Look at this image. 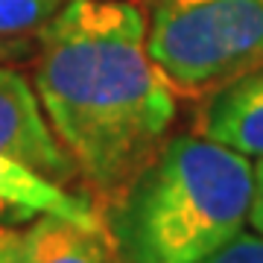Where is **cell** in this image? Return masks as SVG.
Listing matches in <instances>:
<instances>
[{
	"instance_id": "cell-3",
	"label": "cell",
	"mask_w": 263,
	"mask_h": 263,
	"mask_svg": "<svg viewBox=\"0 0 263 263\" xmlns=\"http://www.w3.org/2000/svg\"><path fill=\"white\" fill-rule=\"evenodd\" d=\"M146 50L176 97H208L263 67V0H155Z\"/></svg>"
},
{
	"instance_id": "cell-9",
	"label": "cell",
	"mask_w": 263,
	"mask_h": 263,
	"mask_svg": "<svg viewBox=\"0 0 263 263\" xmlns=\"http://www.w3.org/2000/svg\"><path fill=\"white\" fill-rule=\"evenodd\" d=\"M202 263H263V234L260 231H240Z\"/></svg>"
},
{
	"instance_id": "cell-12",
	"label": "cell",
	"mask_w": 263,
	"mask_h": 263,
	"mask_svg": "<svg viewBox=\"0 0 263 263\" xmlns=\"http://www.w3.org/2000/svg\"><path fill=\"white\" fill-rule=\"evenodd\" d=\"M18 246H21V231L0 222V263L18 260Z\"/></svg>"
},
{
	"instance_id": "cell-1",
	"label": "cell",
	"mask_w": 263,
	"mask_h": 263,
	"mask_svg": "<svg viewBox=\"0 0 263 263\" xmlns=\"http://www.w3.org/2000/svg\"><path fill=\"white\" fill-rule=\"evenodd\" d=\"M132 0H65L35 32L32 85L82 184L111 205L170 138L176 91Z\"/></svg>"
},
{
	"instance_id": "cell-6",
	"label": "cell",
	"mask_w": 263,
	"mask_h": 263,
	"mask_svg": "<svg viewBox=\"0 0 263 263\" xmlns=\"http://www.w3.org/2000/svg\"><path fill=\"white\" fill-rule=\"evenodd\" d=\"M199 129L228 149L263 158V67L211 94Z\"/></svg>"
},
{
	"instance_id": "cell-10",
	"label": "cell",
	"mask_w": 263,
	"mask_h": 263,
	"mask_svg": "<svg viewBox=\"0 0 263 263\" xmlns=\"http://www.w3.org/2000/svg\"><path fill=\"white\" fill-rule=\"evenodd\" d=\"M35 35H0V62H21L32 59Z\"/></svg>"
},
{
	"instance_id": "cell-8",
	"label": "cell",
	"mask_w": 263,
	"mask_h": 263,
	"mask_svg": "<svg viewBox=\"0 0 263 263\" xmlns=\"http://www.w3.org/2000/svg\"><path fill=\"white\" fill-rule=\"evenodd\" d=\"M65 0H0V35H35Z\"/></svg>"
},
{
	"instance_id": "cell-11",
	"label": "cell",
	"mask_w": 263,
	"mask_h": 263,
	"mask_svg": "<svg viewBox=\"0 0 263 263\" xmlns=\"http://www.w3.org/2000/svg\"><path fill=\"white\" fill-rule=\"evenodd\" d=\"M249 222H252L254 231L263 234V158H257V164H254V193H252Z\"/></svg>"
},
{
	"instance_id": "cell-5",
	"label": "cell",
	"mask_w": 263,
	"mask_h": 263,
	"mask_svg": "<svg viewBox=\"0 0 263 263\" xmlns=\"http://www.w3.org/2000/svg\"><path fill=\"white\" fill-rule=\"evenodd\" d=\"M0 216L3 219L62 216L88 228H105V219L88 193H73V187L41 176L38 170L9 155H0Z\"/></svg>"
},
{
	"instance_id": "cell-2",
	"label": "cell",
	"mask_w": 263,
	"mask_h": 263,
	"mask_svg": "<svg viewBox=\"0 0 263 263\" xmlns=\"http://www.w3.org/2000/svg\"><path fill=\"white\" fill-rule=\"evenodd\" d=\"M252 193L249 155L176 135L108 205V234L126 263H202L243 231Z\"/></svg>"
},
{
	"instance_id": "cell-4",
	"label": "cell",
	"mask_w": 263,
	"mask_h": 263,
	"mask_svg": "<svg viewBox=\"0 0 263 263\" xmlns=\"http://www.w3.org/2000/svg\"><path fill=\"white\" fill-rule=\"evenodd\" d=\"M0 155L21 161L65 187L82 184L79 167L47 120L32 79L15 62H0Z\"/></svg>"
},
{
	"instance_id": "cell-7",
	"label": "cell",
	"mask_w": 263,
	"mask_h": 263,
	"mask_svg": "<svg viewBox=\"0 0 263 263\" xmlns=\"http://www.w3.org/2000/svg\"><path fill=\"white\" fill-rule=\"evenodd\" d=\"M15 263H114V240L105 228H88L62 216H35L21 231Z\"/></svg>"
}]
</instances>
